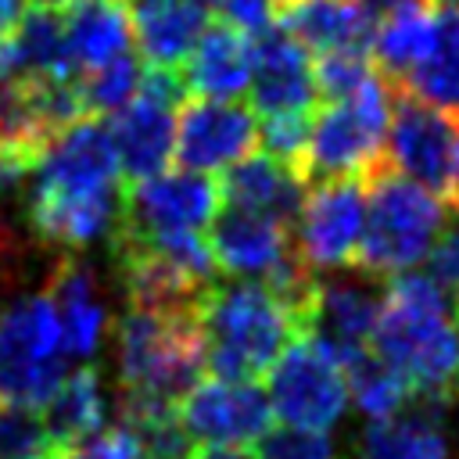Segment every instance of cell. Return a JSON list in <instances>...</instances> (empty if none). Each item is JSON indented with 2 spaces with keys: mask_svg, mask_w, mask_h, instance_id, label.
<instances>
[{
  "mask_svg": "<svg viewBox=\"0 0 459 459\" xmlns=\"http://www.w3.org/2000/svg\"><path fill=\"white\" fill-rule=\"evenodd\" d=\"M25 215L32 233L57 251H82L111 240L122 219V172L100 118L82 115L61 126L32 176Z\"/></svg>",
  "mask_w": 459,
  "mask_h": 459,
  "instance_id": "cell-1",
  "label": "cell"
},
{
  "mask_svg": "<svg viewBox=\"0 0 459 459\" xmlns=\"http://www.w3.org/2000/svg\"><path fill=\"white\" fill-rule=\"evenodd\" d=\"M369 348L412 391V398H448L459 362L455 301L427 273H398L384 283L380 319Z\"/></svg>",
  "mask_w": 459,
  "mask_h": 459,
  "instance_id": "cell-2",
  "label": "cell"
},
{
  "mask_svg": "<svg viewBox=\"0 0 459 459\" xmlns=\"http://www.w3.org/2000/svg\"><path fill=\"white\" fill-rule=\"evenodd\" d=\"M204 373L226 380H258L276 355L301 333L290 305L262 280L212 283L194 312Z\"/></svg>",
  "mask_w": 459,
  "mask_h": 459,
  "instance_id": "cell-3",
  "label": "cell"
},
{
  "mask_svg": "<svg viewBox=\"0 0 459 459\" xmlns=\"http://www.w3.org/2000/svg\"><path fill=\"white\" fill-rule=\"evenodd\" d=\"M115 369L122 420L176 409L204 373V348L194 316H165L129 305L115 323Z\"/></svg>",
  "mask_w": 459,
  "mask_h": 459,
  "instance_id": "cell-4",
  "label": "cell"
},
{
  "mask_svg": "<svg viewBox=\"0 0 459 459\" xmlns=\"http://www.w3.org/2000/svg\"><path fill=\"white\" fill-rule=\"evenodd\" d=\"M445 215L448 204L434 190L412 183L384 161L366 176V219L355 269L384 283L412 269L430 251Z\"/></svg>",
  "mask_w": 459,
  "mask_h": 459,
  "instance_id": "cell-5",
  "label": "cell"
},
{
  "mask_svg": "<svg viewBox=\"0 0 459 459\" xmlns=\"http://www.w3.org/2000/svg\"><path fill=\"white\" fill-rule=\"evenodd\" d=\"M391 118V82L373 75L362 90L341 100H326L312 111L308 136L298 158V176L308 183L359 176L366 179L384 165V140Z\"/></svg>",
  "mask_w": 459,
  "mask_h": 459,
  "instance_id": "cell-6",
  "label": "cell"
},
{
  "mask_svg": "<svg viewBox=\"0 0 459 459\" xmlns=\"http://www.w3.org/2000/svg\"><path fill=\"white\" fill-rule=\"evenodd\" d=\"M68 373V355L47 290L0 305V402L43 409Z\"/></svg>",
  "mask_w": 459,
  "mask_h": 459,
  "instance_id": "cell-7",
  "label": "cell"
},
{
  "mask_svg": "<svg viewBox=\"0 0 459 459\" xmlns=\"http://www.w3.org/2000/svg\"><path fill=\"white\" fill-rule=\"evenodd\" d=\"M269 373V409L287 427L330 430L348 409V380L337 359L312 337L298 333L276 355Z\"/></svg>",
  "mask_w": 459,
  "mask_h": 459,
  "instance_id": "cell-8",
  "label": "cell"
},
{
  "mask_svg": "<svg viewBox=\"0 0 459 459\" xmlns=\"http://www.w3.org/2000/svg\"><path fill=\"white\" fill-rule=\"evenodd\" d=\"M366 219V179L341 176L305 186L294 215V255L312 273L355 269Z\"/></svg>",
  "mask_w": 459,
  "mask_h": 459,
  "instance_id": "cell-9",
  "label": "cell"
},
{
  "mask_svg": "<svg viewBox=\"0 0 459 459\" xmlns=\"http://www.w3.org/2000/svg\"><path fill=\"white\" fill-rule=\"evenodd\" d=\"M455 122L448 111L420 100L416 93L391 86V118L384 140V161L412 183L434 190L448 204L452 186Z\"/></svg>",
  "mask_w": 459,
  "mask_h": 459,
  "instance_id": "cell-10",
  "label": "cell"
},
{
  "mask_svg": "<svg viewBox=\"0 0 459 459\" xmlns=\"http://www.w3.org/2000/svg\"><path fill=\"white\" fill-rule=\"evenodd\" d=\"M219 208H222V194L208 172L161 169L140 183H129V190H122V219L115 230L136 233V237L179 233V230L201 233Z\"/></svg>",
  "mask_w": 459,
  "mask_h": 459,
  "instance_id": "cell-11",
  "label": "cell"
},
{
  "mask_svg": "<svg viewBox=\"0 0 459 459\" xmlns=\"http://www.w3.org/2000/svg\"><path fill=\"white\" fill-rule=\"evenodd\" d=\"M176 423L183 427L186 441L204 445H255L273 427V409L265 391L255 380H197L176 402Z\"/></svg>",
  "mask_w": 459,
  "mask_h": 459,
  "instance_id": "cell-12",
  "label": "cell"
},
{
  "mask_svg": "<svg viewBox=\"0 0 459 459\" xmlns=\"http://www.w3.org/2000/svg\"><path fill=\"white\" fill-rule=\"evenodd\" d=\"M258 143V115L240 100L197 97L186 100L176 122L172 158L190 172L230 169Z\"/></svg>",
  "mask_w": 459,
  "mask_h": 459,
  "instance_id": "cell-13",
  "label": "cell"
},
{
  "mask_svg": "<svg viewBox=\"0 0 459 459\" xmlns=\"http://www.w3.org/2000/svg\"><path fill=\"white\" fill-rule=\"evenodd\" d=\"M384 305V280L355 269V276H316V290L305 312V330L333 359L366 348Z\"/></svg>",
  "mask_w": 459,
  "mask_h": 459,
  "instance_id": "cell-14",
  "label": "cell"
},
{
  "mask_svg": "<svg viewBox=\"0 0 459 459\" xmlns=\"http://www.w3.org/2000/svg\"><path fill=\"white\" fill-rule=\"evenodd\" d=\"M255 61H251V104L255 115H312L316 111V75H312V54L287 36L276 22L258 29L251 36Z\"/></svg>",
  "mask_w": 459,
  "mask_h": 459,
  "instance_id": "cell-15",
  "label": "cell"
},
{
  "mask_svg": "<svg viewBox=\"0 0 459 459\" xmlns=\"http://www.w3.org/2000/svg\"><path fill=\"white\" fill-rule=\"evenodd\" d=\"M43 290L54 301L65 355L90 362L111 326V312H108V298H104L97 269L86 258H79L75 251H61Z\"/></svg>",
  "mask_w": 459,
  "mask_h": 459,
  "instance_id": "cell-16",
  "label": "cell"
},
{
  "mask_svg": "<svg viewBox=\"0 0 459 459\" xmlns=\"http://www.w3.org/2000/svg\"><path fill=\"white\" fill-rule=\"evenodd\" d=\"M208 247L215 269L230 280H265L294 247L290 226L251 208L222 204L208 222Z\"/></svg>",
  "mask_w": 459,
  "mask_h": 459,
  "instance_id": "cell-17",
  "label": "cell"
},
{
  "mask_svg": "<svg viewBox=\"0 0 459 459\" xmlns=\"http://www.w3.org/2000/svg\"><path fill=\"white\" fill-rule=\"evenodd\" d=\"M108 140L118 158V172L129 183H140L154 172H161L172 158L176 143V104L133 93L118 111H111V122L104 126Z\"/></svg>",
  "mask_w": 459,
  "mask_h": 459,
  "instance_id": "cell-18",
  "label": "cell"
},
{
  "mask_svg": "<svg viewBox=\"0 0 459 459\" xmlns=\"http://www.w3.org/2000/svg\"><path fill=\"white\" fill-rule=\"evenodd\" d=\"M251 61H255L251 36L244 29H237L233 22H226V18H215L201 29L190 54L183 57L179 82L194 97L237 100L240 93H247Z\"/></svg>",
  "mask_w": 459,
  "mask_h": 459,
  "instance_id": "cell-19",
  "label": "cell"
},
{
  "mask_svg": "<svg viewBox=\"0 0 459 459\" xmlns=\"http://www.w3.org/2000/svg\"><path fill=\"white\" fill-rule=\"evenodd\" d=\"M269 14L316 57L333 50H369L377 22L355 0H269Z\"/></svg>",
  "mask_w": 459,
  "mask_h": 459,
  "instance_id": "cell-20",
  "label": "cell"
},
{
  "mask_svg": "<svg viewBox=\"0 0 459 459\" xmlns=\"http://www.w3.org/2000/svg\"><path fill=\"white\" fill-rule=\"evenodd\" d=\"M126 14L140 61L172 72H179L194 39L208 25L204 0H126Z\"/></svg>",
  "mask_w": 459,
  "mask_h": 459,
  "instance_id": "cell-21",
  "label": "cell"
},
{
  "mask_svg": "<svg viewBox=\"0 0 459 459\" xmlns=\"http://www.w3.org/2000/svg\"><path fill=\"white\" fill-rule=\"evenodd\" d=\"M437 43V4L434 0H398L373 22V65L380 75L398 86L405 82Z\"/></svg>",
  "mask_w": 459,
  "mask_h": 459,
  "instance_id": "cell-22",
  "label": "cell"
},
{
  "mask_svg": "<svg viewBox=\"0 0 459 459\" xmlns=\"http://www.w3.org/2000/svg\"><path fill=\"white\" fill-rule=\"evenodd\" d=\"M215 183H219L222 204L265 212L287 226L294 222L298 204L305 197V179L298 176V169L273 154H244L240 161L222 169V179Z\"/></svg>",
  "mask_w": 459,
  "mask_h": 459,
  "instance_id": "cell-23",
  "label": "cell"
},
{
  "mask_svg": "<svg viewBox=\"0 0 459 459\" xmlns=\"http://www.w3.org/2000/svg\"><path fill=\"white\" fill-rule=\"evenodd\" d=\"M57 18L68 47L72 72H90L129 50L126 0H57Z\"/></svg>",
  "mask_w": 459,
  "mask_h": 459,
  "instance_id": "cell-24",
  "label": "cell"
},
{
  "mask_svg": "<svg viewBox=\"0 0 459 459\" xmlns=\"http://www.w3.org/2000/svg\"><path fill=\"white\" fill-rule=\"evenodd\" d=\"M441 398H412L387 420H369L359 437L362 459H448Z\"/></svg>",
  "mask_w": 459,
  "mask_h": 459,
  "instance_id": "cell-25",
  "label": "cell"
},
{
  "mask_svg": "<svg viewBox=\"0 0 459 459\" xmlns=\"http://www.w3.org/2000/svg\"><path fill=\"white\" fill-rule=\"evenodd\" d=\"M108 391H104V377L93 362H82L79 369L65 373L61 387L50 394V402L43 405V427L54 448H72L93 434L104 430L108 420Z\"/></svg>",
  "mask_w": 459,
  "mask_h": 459,
  "instance_id": "cell-26",
  "label": "cell"
},
{
  "mask_svg": "<svg viewBox=\"0 0 459 459\" xmlns=\"http://www.w3.org/2000/svg\"><path fill=\"white\" fill-rule=\"evenodd\" d=\"M11 79H72V61L61 32V18L54 4L25 7L22 25L4 43Z\"/></svg>",
  "mask_w": 459,
  "mask_h": 459,
  "instance_id": "cell-27",
  "label": "cell"
},
{
  "mask_svg": "<svg viewBox=\"0 0 459 459\" xmlns=\"http://www.w3.org/2000/svg\"><path fill=\"white\" fill-rule=\"evenodd\" d=\"M398 86L448 115H459V7H437V43Z\"/></svg>",
  "mask_w": 459,
  "mask_h": 459,
  "instance_id": "cell-28",
  "label": "cell"
},
{
  "mask_svg": "<svg viewBox=\"0 0 459 459\" xmlns=\"http://www.w3.org/2000/svg\"><path fill=\"white\" fill-rule=\"evenodd\" d=\"M337 366L344 369L348 398H355V405L366 420H387V416L402 412L412 402L409 384L391 366H384L369 344L341 355Z\"/></svg>",
  "mask_w": 459,
  "mask_h": 459,
  "instance_id": "cell-29",
  "label": "cell"
},
{
  "mask_svg": "<svg viewBox=\"0 0 459 459\" xmlns=\"http://www.w3.org/2000/svg\"><path fill=\"white\" fill-rule=\"evenodd\" d=\"M140 75H143V65L133 50L90 68V72H79L75 75V90H79V100H82V111L100 118V115H111L118 111L140 86Z\"/></svg>",
  "mask_w": 459,
  "mask_h": 459,
  "instance_id": "cell-30",
  "label": "cell"
},
{
  "mask_svg": "<svg viewBox=\"0 0 459 459\" xmlns=\"http://www.w3.org/2000/svg\"><path fill=\"white\" fill-rule=\"evenodd\" d=\"M312 75H316V93L323 100H341L362 90L373 75H380V68L373 65L369 50H333L316 57Z\"/></svg>",
  "mask_w": 459,
  "mask_h": 459,
  "instance_id": "cell-31",
  "label": "cell"
},
{
  "mask_svg": "<svg viewBox=\"0 0 459 459\" xmlns=\"http://www.w3.org/2000/svg\"><path fill=\"white\" fill-rule=\"evenodd\" d=\"M47 448H54V445L47 437L39 409H22V405L0 402V459H25V455H36Z\"/></svg>",
  "mask_w": 459,
  "mask_h": 459,
  "instance_id": "cell-32",
  "label": "cell"
},
{
  "mask_svg": "<svg viewBox=\"0 0 459 459\" xmlns=\"http://www.w3.org/2000/svg\"><path fill=\"white\" fill-rule=\"evenodd\" d=\"M255 459H333V441L326 430H305V427H269L255 441Z\"/></svg>",
  "mask_w": 459,
  "mask_h": 459,
  "instance_id": "cell-33",
  "label": "cell"
},
{
  "mask_svg": "<svg viewBox=\"0 0 459 459\" xmlns=\"http://www.w3.org/2000/svg\"><path fill=\"white\" fill-rule=\"evenodd\" d=\"M427 258V276L448 294L459 301V208H448L430 251L423 255Z\"/></svg>",
  "mask_w": 459,
  "mask_h": 459,
  "instance_id": "cell-34",
  "label": "cell"
},
{
  "mask_svg": "<svg viewBox=\"0 0 459 459\" xmlns=\"http://www.w3.org/2000/svg\"><path fill=\"white\" fill-rule=\"evenodd\" d=\"M61 459H143V448H140V441L118 423V427H111V430H100V434H93V437H86V441L65 448Z\"/></svg>",
  "mask_w": 459,
  "mask_h": 459,
  "instance_id": "cell-35",
  "label": "cell"
},
{
  "mask_svg": "<svg viewBox=\"0 0 459 459\" xmlns=\"http://www.w3.org/2000/svg\"><path fill=\"white\" fill-rule=\"evenodd\" d=\"M204 7H215L219 18L233 22V25L244 29L247 36H255L258 29H265V25L273 22L269 0H204Z\"/></svg>",
  "mask_w": 459,
  "mask_h": 459,
  "instance_id": "cell-36",
  "label": "cell"
},
{
  "mask_svg": "<svg viewBox=\"0 0 459 459\" xmlns=\"http://www.w3.org/2000/svg\"><path fill=\"white\" fill-rule=\"evenodd\" d=\"M18 273H22V237L0 215V294H7L18 283Z\"/></svg>",
  "mask_w": 459,
  "mask_h": 459,
  "instance_id": "cell-37",
  "label": "cell"
},
{
  "mask_svg": "<svg viewBox=\"0 0 459 459\" xmlns=\"http://www.w3.org/2000/svg\"><path fill=\"white\" fill-rule=\"evenodd\" d=\"M25 0H0V47L14 36V29L22 25V18H25Z\"/></svg>",
  "mask_w": 459,
  "mask_h": 459,
  "instance_id": "cell-38",
  "label": "cell"
},
{
  "mask_svg": "<svg viewBox=\"0 0 459 459\" xmlns=\"http://www.w3.org/2000/svg\"><path fill=\"white\" fill-rule=\"evenodd\" d=\"M186 459H255V452L237 448V445H204V448L190 452Z\"/></svg>",
  "mask_w": 459,
  "mask_h": 459,
  "instance_id": "cell-39",
  "label": "cell"
},
{
  "mask_svg": "<svg viewBox=\"0 0 459 459\" xmlns=\"http://www.w3.org/2000/svg\"><path fill=\"white\" fill-rule=\"evenodd\" d=\"M448 208H459V126H455V147H452V186H448Z\"/></svg>",
  "mask_w": 459,
  "mask_h": 459,
  "instance_id": "cell-40",
  "label": "cell"
},
{
  "mask_svg": "<svg viewBox=\"0 0 459 459\" xmlns=\"http://www.w3.org/2000/svg\"><path fill=\"white\" fill-rule=\"evenodd\" d=\"M355 4H359L362 11H369V14L377 18L380 11H387V7H391V4H398V0H355Z\"/></svg>",
  "mask_w": 459,
  "mask_h": 459,
  "instance_id": "cell-41",
  "label": "cell"
},
{
  "mask_svg": "<svg viewBox=\"0 0 459 459\" xmlns=\"http://www.w3.org/2000/svg\"><path fill=\"white\" fill-rule=\"evenodd\" d=\"M455 330H459V301H455ZM452 394L459 398V362H455V377H452Z\"/></svg>",
  "mask_w": 459,
  "mask_h": 459,
  "instance_id": "cell-42",
  "label": "cell"
},
{
  "mask_svg": "<svg viewBox=\"0 0 459 459\" xmlns=\"http://www.w3.org/2000/svg\"><path fill=\"white\" fill-rule=\"evenodd\" d=\"M25 459H61L57 448H47V452H36V455H25Z\"/></svg>",
  "mask_w": 459,
  "mask_h": 459,
  "instance_id": "cell-43",
  "label": "cell"
},
{
  "mask_svg": "<svg viewBox=\"0 0 459 459\" xmlns=\"http://www.w3.org/2000/svg\"><path fill=\"white\" fill-rule=\"evenodd\" d=\"M4 79H11V72H7V57H4V47H0V82Z\"/></svg>",
  "mask_w": 459,
  "mask_h": 459,
  "instance_id": "cell-44",
  "label": "cell"
},
{
  "mask_svg": "<svg viewBox=\"0 0 459 459\" xmlns=\"http://www.w3.org/2000/svg\"><path fill=\"white\" fill-rule=\"evenodd\" d=\"M32 4H57V0H32Z\"/></svg>",
  "mask_w": 459,
  "mask_h": 459,
  "instance_id": "cell-45",
  "label": "cell"
}]
</instances>
